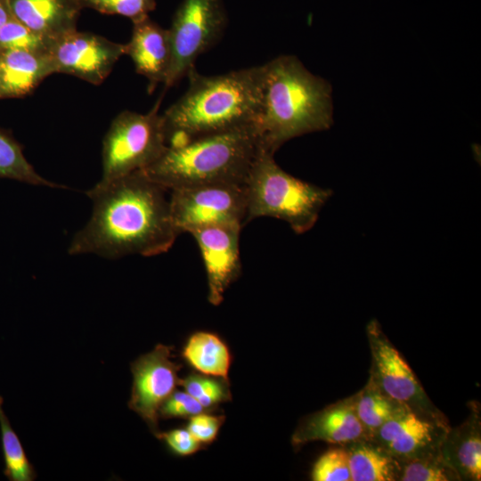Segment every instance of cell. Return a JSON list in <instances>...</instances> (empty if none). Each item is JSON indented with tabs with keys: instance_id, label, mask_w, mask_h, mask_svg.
<instances>
[{
	"instance_id": "6da1fadb",
	"label": "cell",
	"mask_w": 481,
	"mask_h": 481,
	"mask_svg": "<svg viewBox=\"0 0 481 481\" xmlns=\"http://www.w3.org/2000/svg\"><path fill=\"white\" fill-rule=\"evenodd\" d=\"M169 191L137 170L86 192L93 200L87 224L73 237L69 255L109 259L151 257L170 249L178 233L172 222Z\"/></svg>"
},
{
	"instance_id": "7a4b0ae2",
	"label": "cell",
	"mask_w": 481,
	"mask_h": 481,
	"mask_svg": "<svg viewBox=\"0 0 481 481\" xmlns=\"http://www.w3.org/2000/svg\"><path fill=\"white\" fill-rule=\"evenodd\" d=\"M185 93L162 113L167 145L255 124L262 103L264 66L203 75L192 69Z\"/></svg>"
},
{
	"instance_id": "3957f363",
	"label": "cell",
	"mask_w": 481,
	"mask_h": 481,
	"mask_svg": "<svg viewBox=\"0 0 481 481\" xmlns=\"http://www.w3.org/2000/svg\"><path fill=\"white\" fill-rule=\"evenodd\" d=\"M263 66L256 126L265 150L274 154L295 137L331 126V87L325 79L311 73L294 55L278 56Z\"/></svg>"
},
{
	"instance_id": "277c9868",
	"label": "cell",
	"mask_w": 481,
	"mask_h": 481,
	"mask_svg": "<svg viewBox=\"0 0 481 481\" xmlns=\"http://www.w3.org/2000/svg\"><path fill=\"white\" fill-rule=\"evenodd\" d=\"M263 149L255 123L167 146L143 171L168 191L211 183L244 184Z\"/></svg>"
},
{
	"instance_id": "5b68a950",
	"label": "cell",
	"mask_w": 481,
	"mask_h": 481,
	"mask_svg": "<svg viewBox=\"0 0 481 481\" xmlns=\"http://www.w3.org/2000/svg\"><path fill=\"white\" fill-rule=\"evenodd\" d=\"M273 155L263 149L249 169L244 183L245 225L253 219L269 216L288 223L298 234L305 233L317 222L332 191L288 174Z\"/></svg>"
},
{
	"instance_id": "8992f818",
	"label": "cell",
	"mask_w": 481,
	"mask_h": 481,
	"mask_svg": "<svg viewBox=\"0 0 481 481\" xmlns=\"http://www.w3.org/2000/svg\"><path fill=\"white\" fill-rule=\"evenodd\" d=\"M160 101L148 113L124 110L112 120L102 141V174L96 186L144 170L161 156L167 145Z\"/></svg>"
},
{
	"instance_id": "52a82bcc",
	"label": "cell",
	"mask_w": 481,
	"mask_h": 481,
	"mask_svg": "<svg viewBox=\"0 0 481 481\" xmlns=\"http://www.w3.org/2000/svg\"><path fill=\"white\" fill-rule=\"evenodd\" d=\"M226 25L223 0H183L168 29L173 61L166 90L195 68L197 59L218 42Z\"/></svg>"
},
{
	"instance_id": "ba28073f",
	"label": "cell",
	"mask_w": 481,
	"mask_h": 481,
	"mask_svg": "<svg viewBox=\"0 0 481 481\" xmlns=\"http://www.w3.org/2000/svg\"><path fill=\"white\" fill-rule=\"evenodd\" d=\"M366 334L371 356L369 379L385 395L402 403L420 418L450 427L448 419L432 403L376 319L368 322Z\"/></svg>"
},
{
	"instance_id": "9c48e42d",
	"label": "cell",
	"mask_w": 481,
	"mask_h": 481,
	"mask_svg": "<svg viewBox=\"0 0 481 481\" xmlns=\"http://www.w3.org/2000/svg\"><path fill=\"white\" fill-rule=\"evenodd\" d=\"M169 192L171 218L178 235L208 225H245L244 184H201Z\"/></svg>"
},
{
	"instance_id": "30bf717a",
	"label": "cell",
	"mask_w": 481,
	"mask_h": 481,
	"mask_svg": "<svg viewBox=\"0 0 481 481\" xmlns=\"http://www.w3.org/2000/svg\"><path fill=\"white\" fill-rule=\"evenodd\" d=\"M173 347L159 344L131 363L133 386L128 407L135 412L157 436L159 410L180 385L181 365L172 361Z\"/></svg>"
},
{
	"instance_id": "8fae6325",
	"label": "cell",
	"mask_w": 481,
	"mask_h": 481,
	"mask_svg": "<svg viewBox=\"0 0 481 481\" xmlns=\"http://www.w3.org/2000/svg\"><path fill=\"white\" fill-rule=\"evenodd\" d=\"M49 53L56 73L75 76L97 86L106 79L115 63L126 54V44L75 30L53 41Z\"/></svg>"
},
{
	"instance_id": "7c38bea8",
	"label": "cell",
	"mask_w": 481,
	"mask_h": 481,
	"mask_svg": "<svg viewBox=\"0 0 481 481\" xmlns=\"http://www.w3.org/2000/svg\"><path fill=\"white\" fill-rule=\"evenodd\" d=\"M242 225L224 224L190 232L195 239L206 269L208 301L218 306L226 289L241 273L240 236Z\"/></svg>"
},
{
	"instance_id": "4fadbf2b",
	"label": "cell",
	"mask_w": 481,
	"mask_h": 481,
	"mask_svg": "<svg viewBox=\"0 0 481 481\" xmlns=\"http://www.w3.org/2000/svg\"><path fill=\"white\" fill-rule=\"evenodd\" d=\"M449 428L406 410L384 423L370 439L403 463L439 452Z\"/></svg>"
},
{
	"instance_id": "5bb4252c",
	"label": "cell",
	"mask_w": 481,
	"mask_h": 481,
	"mask_svg": "<svg viewBox=\"0 0 481 481\" xmlns=\"http://www.w3.org/2000/svg\"><path fill=\"white\" fill-rule=\"evenodd\" d=\"M356 401L357 393L305 416L292 434L293 446L314 441L343 445L367 437L357 416Z\"/></svg>"
},
{
	"instance_id": "9a60e30c",
	"label": "cell",
	"mask_w": 481,
	"mask_h": 481,
	"mask_svg": "<svg viewBox=\"0 0 481 481\" xmlns=\"http://www.w3.org/2000/svg\"><path fill=\"white\" fill-rule=\"evenodd\" d=\"M126 54L132 59L136 72L147 78L150 93L159 84L165 85L173 61L168 29L149 16L133 23L131 38L126 44Z\"/></svg>"
},
{
	"instance_id": "2e32d148",
	"label": "cell",
	"mask_w": 481,
	"mask_h": 481,
	"mask_svg": "<svg viewBox=\"0 0 481 481\" xmlns=\"http://www.w3.org/2000/svg\"><path fill=\"white\" fill-rule=\"evenodd\" d=\"M13 19L52 42L77 30L80 0H8Z\"/></svg>"
},
{
	"instance_id": "e0dca14e",
	"label": "cell",
	"mask_w": 481,
	"mask_h": 481,
	"mask_svg": "<svg viewBox=\"0 0 481 481\" xmlns=\"http://www.w3.org/2000/svg\"><path fill=\"white\" fill-rule=\"evenodd\" d=\"M469 414L463 422L447 430L440 447L445 462L461 481L481 479V412L477 401L469 403Z\"/></svg>"
},
{
	"instance_id": "ac0fdd59",
	"label": "cell",
	"mask_w": 481,
	"mask_h": 481,
	"mask_svg": "<svg viewBox=\"0 0 481 481\" xmlns=\"http://www.w3.org/2000/svg\"><path fill=\"white\" fill-rule=\"evenodd\" d=\"M54 73L50 53L24 50L1 51L0 99L23 97Z\"/></svg>"
},
{
	"instance_id": "d6986e66",
	"label": "cell",
	"mask_w": 481,
	"mask_h": 481,
	"mask_svg": "<svg viewBox=\"0 0 481 481\" xmlns=\"http://www.w3.org/2000/svg\"><path fill=\"white\" fill-rule=\"evenodd\" d=\"M343 446L352 481H398L401 463L373 440L361 438Z\"/></svg>"
},
{
	"instance_id": "ffe728a7",
	"label": "cell",
	"mask_w": 481,
	"mask_h": 481,
	"mask_svg": "<svg viewBox=\"0 0 481 481\" xmlns=\"http://www.w3.org/2000/svg\"><path fill=\"white\" fill-rule=\"evenodd\" d=\"M182 355L200 373L228 380L231 354L217 335L208 331L193 333L185 343Z\"/></svg>"
},
{
	"instance_id": "44dd1931",
	"label": "cell",
	"mask_w": 481,
	"mask_h": 481,
	"mask_svg": "<svg viewBox=\"0 0 481 481\" xmlns=\"http://www.w3.org/2000/svg\"><path fill=\"white\" fill-rule=\"evenodd\" d=\"M406 410L409 409L404 404L385 395L370 379L357 392L356 412L368 438Z\"/></svg>"
},
{
	"instance_id": "7402d4cb",
	"label": "cell",
	"mask_w": 481,
	"mask_h": 481,
	"mask_svg": "<svg viewBox=\"0 0 481 481\" xmlns=\"http://www.w3.org/2000/svg\"><path fill=\"white\" fill-rule=\"evenodd\" d=\"M0 178L51 188H67L41 176L25 158L21 145L0 128Z\"/></svg>"
},
{
	"instance_id": "603a6c76",
	"label": "cell",
	"mask_w": 481,
	"mask_h": 481,
	"mask_svg": "<svg viewBox=\"0 0 481 481\" xmlns=\"http://www.w3.org/2000/svg\"><path fill=\"white\" fill-rule=\"evenodd\" d=\"M4 399L0 395V430L4 462V475L10 481H33L36 471L29 461L21 442L11 426L3 409Z\"/></svg>"
},
{
	"instance_id": "cb8c5ba5",
	"label": "cell",
	"mask_w": 481,
	"mask_h": 481,
	"mask_svg": "<svg viewBox=\"0 0 481 481\" xmlns=\"http://www.w3.org/2000/svg\"><path fill=\"white\" fill-rule=\"evenodd\" d=\"M398 481H461L441 452L401 463Z\"/></svg>"
},
{
	"instance_id": "d4e9b609",
	"label": "cell",
	"mask_w": 481,
	"mask_h": 481,
	"mask_svg": "<svg viewBox=\"0 0 481 481\" xmlns=\"http://www.w3.org/2000/svg\"><path fill=\"white\" fill-rule=\"evenodd\" d=\"M180 385L208 410L231 400L227 380L223 379L205 374H191L180 379Z\"/></svg>"
},
{
	"instance_id": "484cf974",
	"label": "cell",
	"mask_w": 481,
	"mask_h": 481,
	"mask_svg": "<svg viewBox=\"0 0 481 481\" xmlns=\"http://www.w3.org/2000/svg\"><path fill=\"white\" fill-rule=\"evenodd\" d=\"M53 42L12 19L0 29V51L24 50L49 53Z\"/></svg>"
},
{
	"instance_id": "4316f807",
	"label": "cell",
	"mask_w": 481,
	"mask_h": 481,
	"mask_svg": "<svg viewBox=\"0 0 481 481\" xmlns=\"http://www.w3.org/2000/svg\"><path fill=\"white\" fill-rule=\"evenodd\" d=\"M314 481H352L347 452L343 445L325 452L314 462Z\"/></svg>"
},
{
	"instance_id": "83f0119b",
	"label": "cell",
	"mask_w": 481,
	"mask_h": 481,
	"mask_svg": "<svg viewBox=\"0 0 481 481\" xmlns=\"http://www.w3.org/2000/svg\"><path fill=\"white\" fill-rule=\"evenodd\" d=\"M84 8L104 14H118L137 22L156 8V0H80Z\"/></svg>"
},
{
	"instance_id": "f1b7e54d",
	"label": "cell",
	"mask_w": 481,
	"mask_h": 481,
	"mask_svg": "<svg viewBox=\"0 0 481 481\" xmlns=\"http://www.w3.org/2000/svg\"><path fill=\"white\" fill-rule=\"evenodd\" d=\"M186 391H174L161 404L159 417L191 418L196 414L210 412Z\"/></svg>"
},
{
	"instance_id": "f546056e",
	"label": "cell",
	"mask_w": 481,
	"mask_h": 481,
	"mask_svg": "<svg viewBox=\"0 0 481 481\" xmlns=\"http://www.w3.org/2000/svg\"><path fill=\"white\" fill-rule=\"evenodd\" d=\"M224 419V415L204 412L191 417L186 428L200 444L211 443L216 437Z\"/></svg>"
},
{
	"instance_id": "4dcf8cb0",
	"label": "cell",
	"mask_w": 481,
	"mask_h": 481,
	"mask_svg": "<svg viewBox=\"0 0 481 481\" xmlns=\"http://www.w3.org/2000/svg\"><path fill=\"white\" fill-rule=\"evenodd\" d=\"M163 440L168 449L179 456H188L200 448V443L183 428H175L167 432H159L156 436Z\"/></svg>"
},
{
	"instance_id": "1f68e13d",
	"label": "cell",
	"mask_w": 481,
	"mask_h": 481,
	"mask_svg": "<svg viewBox=\"0 0 481 481\" xmlns=\"http://www.w3.org/2000/svg\"><path fill=\"white\" fill-rule=\"evenodd\" d=\"M13 19L8 0H0V29Z\"/></svg>"
},
{
	"instance_id": "d6a6232c",
	"label": "cell",
	"mask_w": 481,
	"mask_h": 481,
	"mask_svg": "<svg viewBox=\"0 0 481 481\" xmlns=\"http://www.w3.org/2000/svg\"><path fill=\"white\" fill-rule=\"evenodd\" d=\"M0 53H1V51H0Z\"/></svg>"
}]
</instances>
